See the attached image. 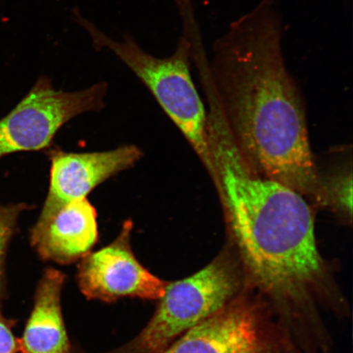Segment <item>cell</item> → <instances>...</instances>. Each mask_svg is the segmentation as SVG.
<instances>
[{
    "label": "cell",
    "instance_id": "obj_1",
    "mask_svg": "<svg viewBox=\"0 0 353 353\" xmlns=\"http://www.w3.org/2000/svg\"><path fill=\"white\" fill-rule=\"evenodd\" d=\"M281 16L261 0L231 22L201 66L234 140L260 174L323 201L309 142L305 108L285 64Z\"/></svg>",
    "mask_w": 353,
    "mask_h": 353
},
{
    "label": "cell",
    "instance_id": "obj_2",
    "mask_svg": "<svg viewBox=\"0 0 353 353\" xmlns=\"http://www.w3.org/2000/svg\"><path fill=\"white\" fill-rule=\"evenodd\" d=\"M212 178L243 264L259 288L295 299L323 272L314 216L305 196L253 169L242 156L213 94H207Z\"/></svg>",
    "mask_w": 353,
    "mask_h": 353
},
{
    "label": "cell",
    "instance_id": "obj_3",
    "mask_svg": "<svg viewBox=\"0 0 353 353\" xmlns=\"http://www.w3.org/2000/svg\"><path fill=\"white\" fill-rule=\"evenodd\" d=\"M74 16L90 35L97 50L112 52L144 83L183 132L212 176L207 112L193 82L190 66L193 51L191 38L184 34L174 54L161 59L144 51L130 34L117 41L81 13L74 12Z\"/></svg>",
    "mask_w": 353,
    "mask_h": 353
},
{
    "label": "cell",
    "instance_id": "obj_4",
    "mask_svg": "<svg viewBox=\"0 0 353 353\" xmlns=\"http://www.w3.org/2000/svg\"><path fill=\"white\" fill-rule=\"evenodd\" d=\"M241 284L235 263L225 255L191 276L167 283L152 320L134 341V350L162 353L180 334L235 299Z\"/></svg>",
    "mask_w": 353,
    "mask_h": 353
},
{
    "label": "cell",
    "instance_id": "obj_5",
    "mask_svg": "<svg viewBox=\"0 0 353 353\" xmlns=\"http://www.w3.org/2000/svg\"><path fill=\"white\" fill-rule=\"evenodd\" d=\"M108 88L107 83L100 82L79 91L57 90L50 77L41 76L19 105L0 120V157L48 149L66 123L104 108Z\"/></svg>",
    "mask_w": 353,
    "mask_h": 353
},
{
    "label": "cell",
    "instance_id": "obj_6",
    "mask_svg": "<svg viewBox=\"0 0 353 353\" xmlns=\"http://www.w3.org/2000/svg\"><path fill=\"white\" fill-rule=\"evenodd\" d=\"M132 220L125 221L116 240L81 259L79 285L88 299L114 302L123 297L160 299L164 295L166 282L148 271L132 252Z\"/></svg>",
    "mask_w": 353,
    "mask_h": 353
},
{
    "label": "cell",
    "instance_id": "obj_7",
    "mask_svg": "<svg viewBox=\"0 0 353 353\" xmlns=\"http://www.w3.org/2000/svg\"><path fill=\"white\" fill-rule=\"evenodd\" d=\"M162 353H273L261 308L234 299Z\"/></svg>",
    "mask_w": 353,
    "mask_h": 353
},
{
    "label": "cell",
    "instance_id": "obj_8",
    "mask_svg": "<svg viewBox=\"0 0 353 353\" xmlns=\"http://www.w3.org/2000/svg\"><path fill=\"white\" fill-rule=\"evenodd\" d=\"M50 188L39 216L87 198L92 190L108 179L130 169L143 157L135 145H123L110 151L74 153L59 149L50 152Z\"/></svg>",
    "mask_w": 353,
    "mask_h": 353
},
{
    "label": "cell",
    "instance_id": "obj_9",
    "mask_svg": "<svg viewBox=\"0 0 353 353\" xmlns=\"http://www.w3.org/2000/svg\"><path fill=\"white\" fill-rule=\"evenodd\" d=\"M98 240V214L87 198L39 216L30 231V243L41 258L64 265L85 257Z\"/></svg>",
    "mask_w": 353,
    "mask_h": 353
},
{
    "label": "cell",
    "instance_id": "obj_10",
    "mask_svg": "<svg viewBox=\"0 0 353 353\" xmlns=\"http://www.w3.org/2000/svg\"><path fill=\"white\" fill-rule=\"evenodd\" d=\"M63 272L48 268L35 295L34 306L23 336L19 341L22 353H70L61 307Z\"/></svg>",
    "mask_w": 353,
    "mask_h": 353
},
{
    "label": "cell",
    "instance_id": "obj_11",
    "mask_svg": "<svg viewBox=\"0 0 353 353\" xmlns=\"http://www.w3.org/2000/svg\"><path fill=\"white\" fill-rule=\"evenodd\" d=\"M352 174L344 175L334 181L329 190H325L324 200L327 198L343 213L352 217Z\"/></svg>",
    "mask_w": 353,
    "mask_h": 353
},
{
    "label": "cell",
    "instance_id": "obj_12",
    "mask_svg": "<svg viewBox=\"0 0 353 353\" xmlns=\"http://www.w3.org/2000/svg\"><path fill=\"white\" fill-rule=\"evenodd\" d=\"M25 207L22 205H0V283H1L2 265L7 245L16 227L17 219Z\"/></svg>",
    "mask_w": 353,
    "mask_h": 353
},
{
    "label": "cell",
    "instance_id": "obj_13",
    "mask_svg": "<svg viewBox=\"0 0 353 353\" xmlns=\"http://www.w3.org/2000/svg\"><path fill=\"white\" fill-rule=\"evenodd\" d=\"M19 350V341L12 334L0 309V353H16Z\"/></svg>",
    "mask_w": 353,
    "mask_h": 353
}]
</instances>
